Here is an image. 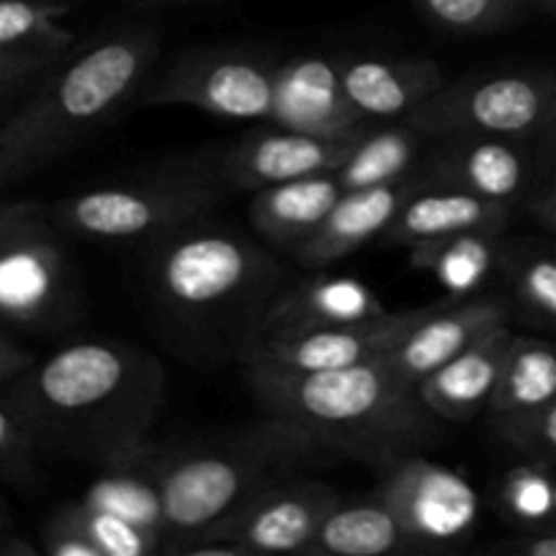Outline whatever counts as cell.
Wrapping results in <instances>:
<instances>
[{"instance_id": "cell-40", "label": "cell", "mask_w": 556, "mask_h": 556, "mask_svg": "<svg viewBox=\"0 0 556 556\" xmlns=\"http://www.w3.org/2000/svg\"><path fill=\"white\" fill-rule=\"evenodd\" d=\"M36 206V201H5L0 199V239Z\"/></svg>"}, {"instance_id": "cell-7", "label": "cell", "mask_w": 556, "mask_h": 556, "mask_svg": "<svg viewBox=\"0 0 556 556\" xmlns=\"http://www.w3.org/2000/svg\"><path fill=\"white\" fill-rule=\"evenodd\" d=\"M556 114V71H510L445 81L405 123L427 139L454 134L538 141Z\"/></svg>"}, {"instance_id": "cell-21", "label": "cell", "mask_w": 556, "mask_h": 556, "mask_svg": "<svg viewBox=\"0 0 556 556\" xmlns=\"http://www.w3.org/2000/svg\"><path fill=\"white\" fill-rule=\"evenodd\" d=\"M514 206L497 204V201L481 199L467 190L445 188V185L429 182L407 199L389 231L380 237L383 244L394 248H416L421 242L451 237L472 228H500L505 231L510 223Z\"/></svg>"}, {"instance_id": "cell-5", "label": "cell", "mask_w": 556, "mask_h": 556, "mask_svg": "<svg viewBox=\"0 0 556 556\" xmlns=\"http://www.w3.org/2000/svg\"><path fill=\"white\" fill-rule=\"evenodd\" d=\"M320 454H329V448L318 434L280 416H266L210 443L166 448L161 552L179 554L206 538L261 492Z\"/></svg>"}, {"instance_id": "cell-18", "label": "cell", "mask_w": 556, "mask_h": 556, "mask_svg": "<svg viewBox=\"0 0 556 556\" xmlns=\"http://www.w3.org/2000/svg\"><path fill=\"white\" fill-rule=\"evenodd\" d=\"M445 81L443 68L429 58H342L348 98L375 125L407 119Z\"/></svg>"}, {"instance_id": "cell-28", "label": "cell", "mask_w": 556, "mask_h": 556, "mask_svg": "<svg viewBox=\"0 0 556 556\" xmlns=\"http://www.w3.org/2000/svg\"><path fill=\"white\" fill-rule=\"evenodd\" d=\"M65 0H0V52H54L79 49V36L65 25Z\"/></svg>"}, {"instance_id": "cell-17", "label": "cell", "mask_w": 556, "mask_h": 556, "mask_svg": "<svg viewBox=\"0 0 556 556\" xmlns=\"http://www.w3.org/2000/svg\"><path fill=\"white\" fill-rule=\"evenodd\" d=\"M429 182L432 179L418 168L416 174L396 179V182L348 190L340 195L334 210L326 215V220L291 253L307 269H326V266L348 258L367 242L383 237L402 206L407 204V199L427 188Z\"/></svg>"}, {"instance_id": "cell-37", "label": "cell", "mask_w": 556, "mask_h": 556, "mask_svg": "<svg viewBox=\"0 0 556 556\" xmlns=\"http://www.w3.org/2000/svg\"><path fill=\"white\" fill-rule=\"evenodd\" d=\"M494 552L514 554V556H556V521L546 527H532L510 541L497 543Z\"/></svg>"}, {"instance_id": "cell-15", "label": "cell", "mask_w": 556, "mask_h": 556, "mask_svg": "<svg viewBox=\"0 0 556 556\" xmlns=\"http://www.w3.org/2000/svg\"><path fill=\"white\" fill-rule=\"evenodd\" d=\"M525 144L527 141L503 136H440L429 141V157L421 163V172L434 185L516 206L532 177V161Z\"/></svg>"}, {"instance_id": "cell-45", "label": "cell", "mask_w": 556, "mask_h": 556, "mask_svg": "<svg viewBox=\"0 0 556 556\" xmlns=\"http://www.w3.org/2000/svg\"><path fill=\"white\" fill-rule=\"evenodd\" d=\"M0 340H9V337H5V334H3V331H0Z\"/></svg>"}, {"instance_id": "cell-20", "label": "cell", "mask_w": 556, "mask_h": 556, "mask_svg": "<svg viewBox=\"0 0 556 556\" xmlns=\"http://www.w3.org/2000/svg\"><path fill=\"white\" fill-rule=\"evenodd\" d=\"M510 342L514 331L503 326L443 364L418 383L416 391L424 405L443 421L462 424L476 418L492 402Z\"/></svg>"}, {"instance_id": "cell-39", "label": "cell", "mask_w": 556, "mask_h": 556, "mask_svg": "<svg viewBox=\"0 0 556 556\" xmlns=\"http://www.w3.org/2000/svg\"><path fill=\"white\" fill-rule=\"evenodd\" d=\"M532 217H535L546 231L556 233V177L554 182L532 201Z\"/></svg>"}, {"instance_id": "cell-32", "label": "cell", "mask_w": 556, "mask_h": 556, "mask_svg": "<svg viewBox=\"0 0 556 556\" xmlns=\"http://www.w3.org/2000/svg\"><path fill=\"white\" fill-rule=\"evenodd\" d=\"M68 54L0 52V119H3L5 114L14 112V109L25 101L27 92L36 85H41Z\"/></svg>"}, {"instance_id": "cell-8", "label": "cell", "mask_w": 556, "mask_h": 556, "mask_svg": "<svg viewBox=\"0 0 556 556\" xmlns=\"http://www.w3.org/2000/svg\"><path fill=\"white\" fill-rule=\"evenodd\" d=\"M277 65L255 49H188L152 76L144 98L152 106H190L212 117L269 123Z\"/></svg>"}, {"instance_id": "cell-22", "label": "cell", "mask_w": 556, "mask_h": 556, "mask_svg": "<svg viewBox=\"0 0 556 556\" xmlns=\"http://www.w3.org/2000/svg\"><path fill=\"white\" fill-rule=\"evenodd\" d=\"M340 195L342 188L334 174H313L255 190L248 215L261 239L293 250L326 220Z\"/></svg>"}, {"instance_id": "cell-38", "label": "cell", "mask_w": 556, "mask_h": 556, "mask_svg": "<svg viewBox=\"0 0 556 556\" xmlns=\"http://www.w3.org/2000/svg\"><path fill=\"white\" fill-rule=\"evenodd\" d=\"M33 362H36V358L27 351H22L20 345H14L11 340H0V386L25 372Z\"/></svg>"}, {"instance_id": "cell-4", "label": "cell", "mask_w": 556, "mask_h": 556, "mask_svg": "<svg viewBox=\"0 0 556 556\" xmlns=\"http://www.w3.org/2000/svg\"><path fill=\"white\" fill-rule=\"evenodd\" d=\"M266 416L291 418L334 454L375 470L407 454H424L443 434L416 389L402 386L380 362L326 372H271L244 367Z\"/></svg>"}, {"instance_id": "cell-29", "label": "cell", "mask_w": 556, "mask_h": 556, "mask_svg": "<svg viewBox=\"0 0 556 556\" xmlns=\"http://www.w3.org/2000/svg\"><path fill=\"white\" fill-rule=\"evenodd\" d=\"M424 20L448 36H489L532 11V0H413Z\"/></svg>"}, {"instance_id": "cell-6", "label": "cell", "mask_w": 556, "mask_h": 556, "mask_svg": "<svg viewBox=\"0 0 556 556\" xmlns=\"http://www.w3.org/2000/svg\"><path fill=\"white\" fill-rule=\"evenodd\" d=\"M226 185L212 168L157 174L125 185H103L49 206L65 233L101 242L161 239L188 223L204 220Z\"/></svg>"}, {"instance_id": "cell-36", "label": "cell", "mask_w": 556, "mask_h": 556, "mask_svg": "<svg viewBox=\"0 0 556 556\" xmlns=\"http://www.w3.org/2000/svg\"><path fill=\"white\" fill-rule=\"evenodd\" d=\"M41 548L49 556H101L96 543L63 508L43 525Z\"/></svg>"}, {"instance_id": "cell-44", "label": "cell", "mask_w": 556, "mask_h": 556, "mask_svg": "<svg viewBox=\"0 0 556 556\" xmlns=\"http://www.w3.org/2000/svg\"><path fill=\"white\" fill-rule=\"evenodd\" d=\"M3 525H5V510H3V500H0V530H3ZM3 538V535H0Z\"/></svg>"}, {"instance_id": "cell-41", "label": "cell", "mask_w": 556, "mask_h": 556, "mask_svg": "<svg viewBox=\"0 0 556 556\" xmlns=\"http://www.w3.org/2000/svg\"><path fill=\"white\" fill-rule=\"evenodd\" d=\"M538 141H541V144H543V150H546V155L552 157V161L556 163V114H554L552 123H548L546 134H543Z\"/></svg>"}, {"instance_id": "cell-13", "label": "cell", "mask_w": 556, "mask_h": 556, "mask_svg": "<svg viewBox=\"0 0 556 556\" xmlns=\"http://www.w3.org/2000/svg\"><path fill=\"white\" fill-rule=\"evenodd\" d=\"M364 134V130H362ZM329 139V136L299 134L291 128H271L250 134L217 157L212 172L231 190H261L313 174H334L358 136Z\"/></svg>"}, {"instance_id": "cell-31", "label": "cell", "mask_w": 556, "mask_h": 556, "mask_svg": "<svg viewBox=\"0 0 556 556\" xmlns=\"http://www.w3.org/2000/svg\"><path fill=\"white\" fill-rule=\"evenodd\" d=\"M556 478L541 465V459L532 465H519L503 478V508L516 525L525 530L532 527H546L556 521V503H554Z\"/></svg>"}, {"instance_id": "cell-14", "label": "cell", "mask_w": 556, "mask_h": 556, "mask_svg": "<svg viewBox=\"0 0 556 556\" xmlns=\"http://www.w3.org/2000/svg\"><path fill=\"white\" fill-rule=\"evenodd\" d=\"M271 125L299 134L345 139L369 125L348 98L342 85V58L299 54L277 65Z\"/></svg>"}, {"instance_id": "cell-11", "label": "cell", "mask_w": 556, "mask_h": 556, "mask_svg": "<svg viewBox=\"0 0 556 556\" xmlns=\"http://www.w3.org/2000/svg\"><path fill=\"white\" fill-rule=\"evenodd\" d=\"M340 500L342 494L329 483L288 476L215 532L185 546L179 556L307 554L320 525Z\"/></svg>"}, {"instance_id": "cell-19", "label": "cell", "mask_w": 556, "mask_h": 556, "mask_svg": "<svg viewBox=\"0 0 556 556\" xmlns=\"http://www.w3.org/2000/svg\"><path fill=\"white\" fill-rule=\"evenodd\" d=\"M383 313L389 309L367 282L345 275H320L293 291L277 293L253 337L329 329V326L358 324Z\"/></svg>"}, {"instance_id": "cell-46", "label": "cell", "mask_w": 556, "mask_h": 556, "mask_svg": "<svg viewBox=\"0 0 556 556\" xmlns=\"http://www.w3.org/2000/svg\"><path fill=\"white\" fill-rule=\"evenodd\" d=\"M554 503H556V489H554Z\"/></svg>"}, {"instance_id": "cell-34", "label": "cell", "mask_w": 556, "mask_h": 556, "mask_svg": "<svg viewBox=\"0 0 556 556\" xmlns=\"http://www.w3.org/2000/svg\"><path fill=\"white\" fill-rule=\"evenodd\" d=\"M497 432L514 448L525 451V454L535 456V459H556V400L527 413V416L500 421Z\"/></svg>"}, {"instance_id": "cell-24", "label": "cell", "mask_w": 556, "mask_h": 556, "mask_svg": "<svg viewBox=\"0 0 556 556\" xmlns=\"http://www.w3.org/2000/svg\"><path fill=\"white\" fill-rule=\"evenodd\" d=\"M429 141L432 139L405 119L369 125L334 172L342 193L410 177L421 168V155Z\"/></svg>"}, {"instance_id": "cell-42", "label": "cell", "mask_w": 556, "mask_h": 556, "mask_svg": "<svg viewBox=\"0 0 556 556\" xmlns=\"http://www.w3.org/2000/svg\"><path fill=\"white\" fill-rule=\"evenodd\" d=\"M532 9L543 11V14L554 16L556 20V0H532Z\"/></svg>"}, {"instance_id": "cell-9", "label": "cell", "mask_w": 556, "mask_h": 556, "mask_svg": "<svg viewBox=\"0 0 556 556\" xmlns=\"http://www.w3.org/2000/svg\"><path fill=\"white\" fill-rule=\"evenodd\" d=\"M60 233L49 206L36 201L0 239V318L30 329L74 320L79 291Z\"/></svg>"}, {"instance_id": "cell-23", "label": "cell", "mask_w": 556, "mask_h": 556, "mask_svg": "<svg viewBox=\"0 0 556 556\" xmlns=\"http://www.w3.org/2000/svg\"><path fill=\"white\" fill-rule=\"evenodd\" d=\"M163 456L166 448L147 443L136 454L103 467V476L87 489L81 500L130 519L134 525L161 535L163 541Z\"/></svg>"}, {"instance_id": "cell-26", "label": "cell", "mask_w": 556, "mask_h": 556, "mask_svg": "<svg viewBox=\"0 0 556 556\" xmlns=\"http://www.w3.org/2000/svg\"><path fill=\"white\" fill-rule=\"evenodd\" d=\"M405 552L410 548L400 521L375 494L362 503L342 497L307 548L313 556H386Z\"/></svg>"}, {"instance_id": "cell-12", "label": "cell", "mask_w": 556, "mask_h": 556, "mask_svg": "<svg viewBox=\"0 0 556 556\" xmlns=\"http://www.w3.org/2000/svg\"><path fill=\"white\" fill-rule=\"evenodd\" d=\"M440 307L443 304L383 313L358 324L329 326V329L253 337L239 353V362L242 367L271 369V372H326V369L380 362Z\"/></svg>"}, {"instance_id": "cell-25", "label": "cell", "mask_w": 556, "mask_h": 556, "mask_svg": "<svg viewBox=\"0 0 556 556\" xmlns=\"http://www.w3.org/2000/svg\"><path fill=\"white\" fill-rule=\"evenodd\" d=\"M500 228H472V231L451 233L410 248V264L429 271L448 296L467 299L481 291L500 264Z\"/></svg>"}, {"instance_id": "cell-43", "label": "cell", "mask_w": 556, "mask_h": 556, "mask_svg": "<svg viewBox=\"0 0 556 556\" xmlns=\"http://www.w3.org/2000/svg\"><path fill=\"white\" fill-rule=\"evenodd\" d=\"M136 5H172V3H201V0H134Z\"/></svg>"}, {"instance_id": "cell-33", "label": "cell", "mask_w": 556, "mask_h": 556, "mask_svg": "<svg viewBox=\"0 0 556 556\" xmlns=\"http://www.w3.org/2000/svg\"><path fill=\"white\" fill-rule=\"evenodd\" d=\"M519 302L541 318L556 324V250L521 255L510 269Z\"/></svg>"}, {"instance_id": "cell-16", "label": "cell", "mask_w": 556, "mask_h": 556, "mask_svg": "<svg viewBox=\"0 0 556 556\" xmlns=\"http://www.w3.org/2000/svg\"><path fill=\"white\" fill-rule=\"evenodd\" d=\"M510 320V304L500 296H467L443 302L400 348L380 358L386 369L407 389L438 372L478 340L503 329Z\"/></svg>"}, {"instance_id": "cell-35", "label": "cell", "mask_w": 556, "mask_h": 556, "mask_svg": "<svg viewBox=\"0 0 556 556\" xmlns=\"http://www.w3.org/2000/svg\"><path fill=\"white\" fill-rule=\"evenodd\" d=\"M36 434L11 405L0 407V476L25 481L33 470Z\"/></svg>"}, {"instance_id": "cell-1", "label": "cell", "mask_w": 556, "mask_h": 556, "mask_svg": "<svg viewBox=\"0 0 556 556\" xmlns=\"http://www.w3.org/2000/svg\"><path fill=\"white\" fill-rule=\"evenodd\" d=\"M166 402L161 362L128 342L87 340L33 362L9 405L38 443L109 467L144 448Z\"/></svg>"}, {"instance_id": "cell-2", "label": "cell", "mask_w": 556, "mask_h": 556, "mask_svg": "<svg viewBox=\"0 0 556 556\" xmlns=\"http://www.w3.org/2000/svg\"><path fill=\"white\" fill-rule=\"evenodd\" d=\"M157 60L152 27H123L68 54L0 119V190L43 172L106 125L152 79Z\"/></svg>"}, {"instance_id": "cell-27", "label": "cell", "mask_w": 556, "mask_h": 556, "mask_svg": "<svg viewBox=\"0 0 556 556\" xmlns=\"http://www.w3.org/2000/svg\"><path fill=\"white\" fill-rule=\"evenodd\" d=\"M556 400V348L548 342L516 337L505 356L489 413L494 424L527 416Z\"/></svg>"}, {"instance_id": "cell-10", "label": "cell", "mask_w": 556, "mask_h": 556, "mask_svg": "<svg viewBox=\"0 0 556 556\" xmlns=\"http://www.w3.org/2000/svg\"><path fill=\"white\" fill-rule=\"evenodd\" d=\"M375 497L394 514L410 552H451L470 541L481 519V497L462 472L424 454L380 467Z\"/></svg>"}, {"instance_id": "cell-30", "label": "cell", "mask_w": 556, "mask_h": 556, "mask_svg": "<svg viewBox=\"0 0 556 556\" xmlns=\"http://www.w3.org/2000/svg\"><path fill=\"white\" fill-rule=\"evenodd\" d=\"M63 510L87 532L101 556H147L161 552L163 546L161 535L81 497L76 503L63 505Z\"/></svg>"}, {"instance_id": "cell-3", "label": "cell", "mask_w": 556, "mask_h": 556, "mask_svg": "<svg viewBox=\"0 0 556 556\" xmlns=\"http://www.w3.org/2000/svg\"><path fill=\"white\" fill-rule=\"evenodd\" d=\"M282 271L253 239L220 226L188 223L157 239L150 288L155 309L193 351H244L280 293Z\"/></svg>"}]
</instances>
